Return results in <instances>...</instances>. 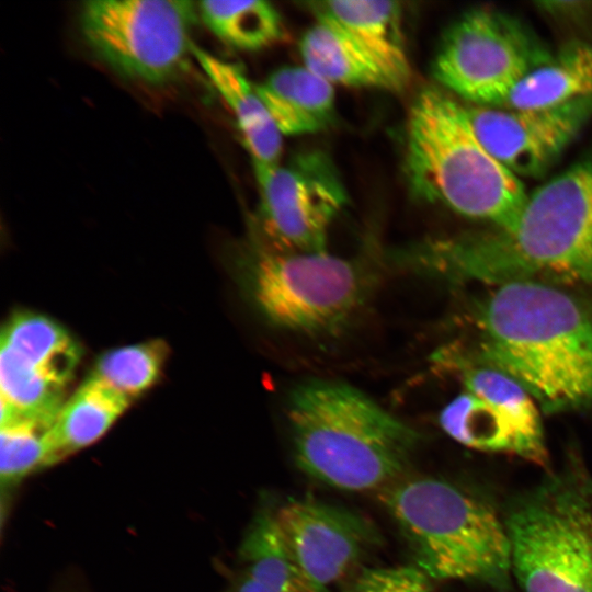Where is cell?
<instances>
[{"label":"cell","mask_w":592,"mask_h":592,"mask_svg":"<svg viewBox=\"0 0 592 592\" xmlns=\"http://www.w3.org/2000/svg\"><path fill=\"white\" fill-rule=\"evenodd\" d=\"M406 262L454 283L560 278L592 288V151L528 194L509 226L422 240Z\"/></svg>","instance_id":"obj_1"},{"label":"cell","mask_w":592,"mask_h":592,"mask_svg":"<svg viewBox=\"0 0 592 592\" xmlns=\"http://www.w3.org/2000/svg\"><path fill=\"white\" fill-rule=\"evenodd\" d=\"M463 360L515 379L546 412L592 409V306L546 281L494 285L471 309Z\"/></svg>","instance_id":"obj_2"},{"label":"cell","mask_w":592,"mask_h":592,"mask_svg":"<svg viewBox=\"0 0 592 592\" xmlns=\"http://www.w3.org/2000/svg\"><path fill=\"white\" fill-rule=\"evenodd\" d=\"M285 412L298 468L340 490L382 491L406 476L421 442L415 429L338 380L297 385Z\"/></svg>","instance_id":"obj_3"},{"label":"cell","mask_w":592,"mask_h":592,"mask_svg":"<svg viewBox=\"0 0 592 592\" xmlns=\"http://www.w3.org/2000/svg\"><path fill=\"white\" fill-rule=\"evenodd\" d=\"M405 173L421 200L496 228L509 226L528 195L480 141L465 103L433 86L417 94L408 113Z\"/></svg>","instance_id":"obj_4"},{"label":"cell","mask_w":592,"mask_h":592,"mask_svg":"<svg viewBox=\"0 0 592 592\" xmlns=\"http://www.w3.org/2000/svg\"><path fill=\"white\" fill-rule=\"evenodd\" d=\"M430 579L512 588L511 546L503 512L479 491L434 477L405 476L377 492Z\"/></svg>","instance_id":"obj_5"},{"label":"cell","mask_w":592,"mask_h":592,"mask_svg":"<svg viewBox=\"0 0 592 592\" xmlns=\"http://www.w3.org/2000/svg\"><path fill=\"white\" fill-rule=\"evenodd\" d=\"M236 272L263 322L311 338L341 333L360 315L376 281L361 259L281 251L262 241L241 254Z\"/></svg>","instance_id":"obj_6"},{"label":"cell","mask_w":592,"mask_h":592,"mask_svg":"<svg viewBox=\"0 0 592 592\" xmlns=\"http://www.w3.org/2000/svg\"><path fill=\"white\" fill-rule=\"evenodd\" d=\"M523 592H592V476L577 459L502 511Z\"/></svg>","instance_id":"obj_7"},{"label":"cell","mask_w":592,"mask_h":592,"mask_svg":"<svg viewBox=\"0 0 592 592\" xmlns=\"http://www.w3.org/2000/svg\"><path fill=\"white\" fill-rule=\"evenodd\" d=\"M553 52L521 19L491 7L474 8L443 36L433 76L445 91L468 104L499 106Z\"/></svg>","instance_id":"obj_8"},{"label":"cell","mask_w":592,"mask_h":592,"mask_svg":"<svg viewBox=\"0 0 592 592\" xmlns=\"http://www.w3.org/2000/svg\"><path fill=\"white\" fill-rule=\"evenodd\" d=\"M196 10L187 0H90L82 4L80 27L89 47L116 72L164 84L193 55Z\"/></svg>","instance_id":"obj_9"},{"label":"cell","mask_w":592,"mask_h":592,"mask_svg":"<svg viewBox=\"0 0 592 592\" xmlns=\"http://www.w3.org/2000/svg\"><path fill=\"white\" fill-rule=\"evenodd\" d=\"M265 244L281 251L327 252L328 230L348 201L328 157L308 151L286 163L253 161Z\"/></svg>","instance_id":"obj_10"},{"label":"cell","mask_w":592,"mask_h":592,"mask_svg":"<svg viewBox=\"0 0 592 592\" xmlns=\"http://www.w3.org/2000/svg\"><path fill=\"white\" fill-rule=\"evenodd\" d=\"M466 388L440 413L442 429L479 451L519 456L546 466L548 452L537 408L530 394L499 369L455 360Z\"/></svg>","instance_id":"obj_11"},{"label":"cell","mask_w":592,"mask_h":592,"mask_svg":"<svg viewBox=\"0 0 592 592\" xmlns=\"http://www.w3.org/2000/svg\"><path fill=\"white\" fill-rule=\"evenodd\" d=\"M1 414L55 419L81 358V349L55 320L12 315L1 331Z\"/></svg>","instance_id":"obj_12"},{"label":"cell","mask_w":592,"mask_h":592,"mask_svg":"<svg viewBox=\"0 0 592 592\" xmlns=\"http://www.w3.org/2000/svg\"><path fill=\"white\" fill-rule=\"evenodd\" d=\"M280 535L310 592L353 574L382 544L376 525L346 508L311 499L273 508Z\"/></svg>","instance_id":"obj_13"},{"label":"cell","mask_w":592,"mask_h":592,"mask_svg":"<svg viewBox=\"0 0 592 592\" xmlns=\"http://www.w3.org/2000/svg\"><path fill=\"white\" fill-rule=\"evenodd\" d=\"M465 106L480 141L520 179L545 175L592 122V99L539 109Z\"/></svg>","instance_id":"obj_14"},{"label":"cell","mask_w":592,"mask_h":592,"mask_svg":"<svg viewBox=\"0 0 592 592\" xmlns=\"http://www.w3.org/2000/svg\"><path fill=\"white\" fill-rule=\"evenodd\" d=\"M299 43L304 66L333 86L400 90L403 86L332 18L316 13Z\"/></svg>","instance_id":"obj_15"},{"label":"cell","mask_w":592,"mask_h":592,"mask_svg":"<svg viewBox=\"0 0 592 592\" xmlns=\"http://www.w3.org/2000/svg\"><path fill=\"white\" fill-rule=\"evenodd\" d=\"M282 136L317 133L334 115V86L305 66L283 67L255 84Z\"/></svg>","instance_id":"obj_16"},{"label":"cell","mask_w":592,"mask_h":592,"mask_svg":"<svg viewBox=\"0 0 592 592\" xmlns=\"http://www.w3.org/2000/svg\"><path fill=\"white\" fill-rule=\"evenodd\" d=\"M193 57L234 114L253 161L280 162L283 136L276 128L257 86L237 65L194 46Z\"/></svg>","instance_id":"obj_17"},{"label":"cell","mask_w":592,"mask_h":592,"mask_svg":"<svg viewBox=\"0 0 592 592\" xmlns=\"http://www.w3.org/2000/svg\"><path fill=\"white\" fill-rule=\"evenodd\" d=\"M238 561L227 592H310L280 535L273 508L257 511L240 543Z\"/></svg>","instance_id":"obj_18"},{"label":"cell","mask_w":592,"mask_h":592,"mask_svg":"<svg viewBox=\"0 0 592 592\" xmlns=\"http://www.w3.org/2000/svg\"><path fill=\"white\" fill-rule=\"evenodd\" d=\"M332 18L406 87L411 69L405 48L400 3L388 0H330L311 3Z\"/></svg>","instance_id":"obj_19"},{"label":"cell","mask_w":592,"mask_h":592,"mask_svg":"<svg viewBox=\"0 0 592 592\" xmlns=\"http://www.w3.org/2000/svg\"><path fill=\"white\" fill-rule=\"evenodd\" d=\"M592 99V43L570 41L531 71L499 106L539 109Z\"/></svg>","instance_id":"obj_20"},{"label":"cell","mask_w":592,"mask_h":592,"mask_svg":"<svg viewBox=\"0 0 592 592\" xmlns=\"http://www.w3.org/2000/svg\"><path fill=\"white\" fill-rule=\"evenodd\" d=\"M93 376L62 405L53 425L56 460L101 439L130 403Z\"/></svg>","instance_id":"obj_21"},{"label":"cell","mask_w":592,"mask_h":592,"mask_svg":"<svg viewBox=\"0 0 592 592\" xmlns=\"http://www.w3.org/2000/svg\"><path fill=\"white\" fill-rule=\"evenodd\" d=\"M207 27L223 42L240 49L269 46L283 36L282 19L267 1H200Z\"/></svg>","instance_id":"obj_22"},{"label":"cell","mask_w":592,"mask_h":592,"mask_svg":"<svg viewBox=\"0 0 592 592\" xmlns=\"http://www.w3.org/2000/svg\"><path fill=\"white\" fill-rule=\"evenodd\" d=\"M0 476L12 488L30 474L57 463L53 441L56 420L23 414L0 417Z\"/></svg>","instance_id":"obj_23"},{"label":"cell","mask_w":592,"mask_h":592,"mask_svg":"<svg viewBox=\"0 0 592 592\" xmlns=\"http://www.w3.org/2000/svg\"><path fill=\"white\" fill-rule=\"evenodd\" d=\"M167 355L162 340L122 346L103 353L91 376L133 400L157 382Z\"/></svg>","instance_id":"obj_24"},{"label":"cell","mask_w":592,"mask_h":592,"mask_svg":"<svg viewBox=\"0 0 592 592\" xmlns=\"http://www.w3.org/2000/svg\"><path fill=\"white\" fill-rule=\"evenodd\" d=\"M344 592H431L430 578L415 565L361 568Z\"/></svg>","instance_id":"obj_25"},{"label":"cell","mask_w":592,"mask_h":592,"mask_svg":"<svg viewBox=\"0 0 592 592\" xmlns=\"http://www.w3.org/2000/svg\"><path fill=\"white\" fill-rule=\"evenodd\" d=\"M537 10L556 25L571 32H592V1H540Z\"/></svg>","instance_id":"obj_26"}]
</instances>
